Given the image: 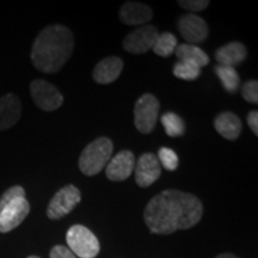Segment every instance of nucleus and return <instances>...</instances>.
Listing matches in <instances>:
<instances>
[{"mask_svg":"<svg viewBox=\"0 0 258 258\" xmlns=\"http://www.w3.org/2000/svg\"><path fill=\"white\" fill-rule=\"evenodd\" d=\"M177 38L171 32H163V34L158 35L156 43L153 46V53L157 55L167 57L171 54L175 53L176 47H177Z\"/></svg>","mask_w":258,"mask_h":258,"instance_id":"obj_20","label":"nucleus"},{"mask_svg":"<svg viewBox=\"0 0 258 258\" xmlns=\"http://www.w3.org/2000/svg\"><path fill=\"white\" fill-rule=\"evenodd\" d=\"M177 25H178L180 35L188 42V44L201 43L207 40L209 34L208 25L205 19L198 15L189 14L182 16L178 19Z\"/></svg>","mask_w":258,"mask_h":258,"instance_id":"obj_10","label":"nucleus"},{"mask_svg":"<svg viewBox=\"0 0 258 258\" xmlns=\"http://www.w3.org/2000/svg\"><path fill=\"white\" fill-rule=\"evenodd\" d=\"M159 102L151 93H145L138 99L134 108V124L140 133L148 134L157 124Z\"/></svg>","mask_w":258,"mask_h":258,"instance_id":"obj_6","label":"nucleus"},{"mask_svg":"<svg viewBox=\"0 0 258 258\" xmlns=\"http://www.w3.org/2000/svg\"><path fill=\"white\" fill-rule=\"evenodd\" d=\"M80 200H82V194L77 186L72 184L63 186L50 200L47 208V217L51 220H59L66 217L76 208Z\"/></svg>","mask_w":258,"mask_h":258,"instance_id":"obj_7","label":"nucleus"},{"mask_svg":"<svg viewBox=\"0 0 258 258\" xmlns=\"http://www.w3.org/2000/svg\"><path fill=\"white\" fill-rule=\"evenodd\" d=\"M28 258H40V257H37V256H30V257H28Z\"/></svg>","mask_w":258,"mask_h":258,"instance_id":"obj_29","label":"nucleus"},{"mask_svg":"<svg viewBox=\"0 0 258 258\" xmlns=\"http://www.w3.org/2000/svg\"><path fill=\"white\" fill-rule=\"evenodd\" d=\"M153 18V11L148 5L128 2L120 10V19L127 25L143 27Z\"/></svg>","mask_w":258,"mask_h":258,"instance_id":"obj_14","label":"nucleus"},{"mask_svg":"<svg viewBox=\"0 0 258 258\" xmlns=\"http://www.w3.org/2000/svg\"><path fill=\"white\" fill-rule=\"evenodd\" d=\"M30 212V205L25 199V190L21 185L9 188L0 198V232L17 228Z\"/></svg>","mask_w":258,"mask_h":258,"instance_id":"obj_3","label":"nucleus"},{"mask_svg":"<svg viewBox=\"0 0 258 258\" xmlns=\"http://www.w3.org/2000/svg\"><path fill=\"white\" fill-rule=\"evenodd\" d=\"M241 96L245 101L252 104L258 103V83L257 80H249L241 88Z\"/></svg>","mask_w":258,"mask_h":258,"instance_id":"obj_24","label":"nucleus"},{"mask_svg":"<svg viewBox=\"0 0 258 258\" xmlns=\"http://www.w3.org/2000/svg\"><path fill=\"white\" fill-rule=\"evenodd\" d=\"M178 4L180 8L189 10L191 12H200L208 8L209 2H207V0H186V2L179 0Z\"/></svg>","mask_w":258,"mask_h":258,"instance_id":"obj_25","label":"nucleus"},{"mask_svg":"<svg viewBox=\"0 0 258 258\" xmlns=\"http://www.w3.org/2000/svg\"><path fill=\"white\" fill-rule=\"evenodd\" d=\"M30 95L35 104L44 111L56 110L63 103V96L53 84L48 83L47 80H32L30 84Z\"/></svg>","mask_w":258,"mask_h":258,"instance_id":"obj_8","label":"nucleus"},{"mask_svg":"<svg viewBox=\"0 0 258 258\" xmlns=\"http://www.w3.org/2000/svg\"><path fill=\"white\" fill-rule=\"evenodd\" d=\"M202 215L203 206L199 198L176 189L164 190L154 196L144 213L145 222L154 234L189 230L199 224Z\"/></svg>","mask_w":258,"mask_h":258,"instance_id":"obj_1","label":"nucleus"},{"mask_svg":"<svg viewBox=\"0 0 258 258\" xmlns=\"http://www.w3.org/2000/svg\"><path fill=\"white\" fill-rule=\"evenodd\" d=\"M22 115V104L14 93L0 97V131H6L17 123Z\"/></svg>","mask_w":258,"mask_h":258,"instance_id":"obj_13","label":"nucleus"},{"mask_svg":"<svg viewBox=\"0 0 258 258\" xmlns=\"http://www.w3.org/2000/svg\"><path fill=\"white\" fill-rule=\"evenodd\" d=\"M201 74V69L196 64L186 62V61H178L173 66V76L176 78L191 82V80L198 79Z\"/></svg>","mask_w":258,"mask_h":258,"instance_id":"obj_22","label":"nucleus"},{"mask_svg":"<svg viewBox=\"0 0 258 258\" xmlns=\"http://www.w3.org/2000/svg\"><path fill=\"white\" fill-rule=\"evenodd\" d=\"M158 160H159L160 165L165 167L169 171H175L178 167L179 159L177 153L169 147H161L158 152Z\"/></svg>","mask_w":258,"mask_h":258,"instance_id":"obj_23","label":"nucleus"},{"mask_svg":"<svg viewBox=\"0 0 258 258\" xmlns=\"http://www.w3.org/2000/svg\"><path fill=\"white\" fill-rule=\"evenodd\" d=\"M247 56V50L240 42H230L215 51V59L221 66L234 67L244 62Z\"/></svg>","mask_w":258,"mask_h":258,"instance_id":"obj_16","label":"nucleus"},{"mask_svg":"<svg viewBox=\"0 0 258 258\" xmlns=\"http://www.w3.org/2000/svg\"><path fill=\"white\" fill-rule=\"evenodd\" d=\"M214 127L221 137L227 140H235L239 138L243 124L240 118L233 112L224 111L215 117Z\"/></svg>","mask_w":258,"mask_h":258,"instance_id":"obj_17","label":"nucleus"},{"mask_svg":"<svg viewBox=\"0 0 258 258\" xmlns=\"http://www.w3.org/2000/svg\"><path fill=\"white\" fill-rule=\"evenodd\" d=\"M72 31L61 24L46 27L37 35L31 48L32 64L43 73H56L72 56Z\"/></svg>","mask_w":258,"mask_h":258,"instance_id":"obj_2","label":"nucleus"},{"mask_svg":"<svg viewBox=\"0 0 258 258\" xmlns=\"http://www.w3.org/2000/svg\"><path fill=\"white\" fill-rule=\"evenodd\" d=\"M135 170V182L141 188L152 185L161 175V165L153 153H144L139 158Z\"/></svg>","mask_w":258,"mask_h":258,"instance_id":"obj_11","label":"nucleus"},{"mask_svg":"<svg viewBox=\"0 0 258 258\" xmlns=\"http://www.w3.org/2000/svg\"><path fill=\"white\" fill-rule=\"evenodd\" d=\"M122 69H123V61L120 57H105L96 64L92 77L96 83L106 85V84L114 83L120 77Z\"/></svg>","mask_w":258,"mask_h":258,"instance_id":"obj_15","label":"nucleus"},{"mask_svg":"<svg viewBox=\"0 0 258 258\" xmlns=\"http://www.w3.org/2000/svg\"><path fill=\"white\" fill-rule=\"evenodd\" d=\"M214 72L218 76V78L220 79L222 86H224L226 91H228L230 93L237 91L238 88H239L240 78L235 69L218 64V66L214 67Z\"/></svg>","mask_w":258,"mask_h":258,"instance_id":"obj_19","label":"nucleus"},{"mask_svg":"<svg viewBox=\"0 0 258 258\" xmlns=\"http://www.w3.org/2000/svg\"><path fill=\"white\" fill-rule=\"evenodd\" d=\"M66 240L72 253L80 258H95L101 249L96 235L83 225H73L67 231Z\"/></svg>","mask_w":258,"mask_h":258,"instance_id":"obj_5","label":"nucleus"},{"mask_svg":"<svg viewBox=\"0 0 258 258\" xmlns=\"http://www.w3.org/2000/svg\"><path fill=\"white\" fill-rule=\"evenodd\" d=\"M215 258H238V257L234 256V254H232V253H221Z\"/></svg>","mask_w":258,"mask_h":258,"instance_id":"obj_28","label":"nucleus"},{"mask_svg":"<svg viewBox=\"0 0 258 258\" xmlns=\"http://www.w3.org/2000/svg\"><path fill=\"white\" fill-rule=\"evenodd\" d=\"M161 124L165 129V133L171 138L180 137L185 132L184 121L175 112H165L161 116Z\"/></svg>","mask_w":258,"mask_h":258,"instance_id":"obj_21","label":"nucleus"},{"mask_svg":"<svg viewBox=\"0 0 258 258\" xmlns=\"http://www.w3.org/2000/svg\"><path fill=\"white\" fill-rule=\"evenodd\" d=\"M135 167L134 154L128 150L121 151L112 157L105 166V175L108 179L114 182H122L132 175Z\"/></svg>","mask_w":258,"mask_h":258,"instance_id":"obj_12","label":"nucleus"},{"mask_svg":"<svg viewBox=\"0 0 258 258\" xmlns=\"http://www.w3.org/2000/svg\"><path fill=\"white\" fill-rule=\"evenodd\" d=\"M247 124H249L251 131L253 132V134L258 135V112L256 110L249 112V115H247Z\"/></svg>","mask_w":258,"mask_h":258,"instance_id":"obj_27","label":"nucleus"},{"mask_svg":"<svg viewBox=\"0 0 258 258\" xmlns=\"http://www.w3.org/2000/svg\"><path fill=\"white\" fill-rule=\"evenodd\" d=\"M158 35L159 34L154 25L146 24L139 27L125 36L123 48L132 54H144L152 49Z\"/></svg>","mask_w":258,"mask_h":258,"instance_id":"obj_9","label":"nucleus"},{"mask_svg":"<svg viewBox=\"0 0 258 258\" xmlns=\"http://www.w3.org/2000/svg\"><path fill=\"white\" fill-rule=\"evenodd\" d=\"M175 54L179 61H186V62L194 63L199 66L200 69L203 66H207L209 63V57L207 54L195 44H177Z\"/></svg>","mask_w":258,"mask_h":258,"instance_id":"obj_18","label":"nucleus"},{"mask_svg":"<svg viewBox=\"0 0 258 258\" xmlns=\"http://www.w3.org/2000/svg\"><path fill=\"white\" fill-rule=\"evenodd\" d=\"M112 143L108 138H97L84 148L79 157V169L85 176L98 175L111 159Z\"/></svg>","mask_w":258,"mask_h":258,"instance_id":"obj_4","label":"nucleus"},{"mask_svg":"<svg viewBox=\"0 0 258 258\" xmlns=\"http://www.w3.org/2000/svg\"><path fill=\"white\" fill-rule=\"evenodd\" d=\"M50 258H77L72 253L69 247L63 246V245H56L50 250Z\"/></svg>","mask_w":258,"mask_h":258,"instance_id":"obj_26","label":"nucleus"}]
</instances>
